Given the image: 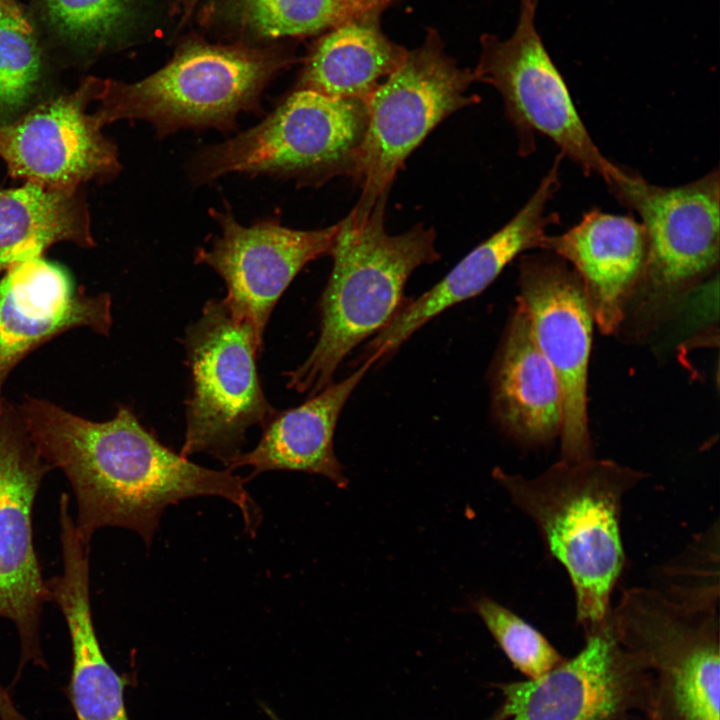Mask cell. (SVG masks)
<instances>
[{
	"label": "cell",
	"mask_w": 720,
	"mask_h": 720,
	"mask_svg": "<svg viewBox=\"0 0 720 720\" xmlns=\"http://www.w3.org/2000/svg\"><path fill=\"white\" fill-rule=\"evenodd\" d=\"M18 411L42 458L71 484L76 528L86 542L100 528L120 527L133 530L149 546L165 509L199 496L221 497L236 505L249 532L260 522L246 480L232 470L206 468L176 453L126 406L104 422L34 398Z\"/></svg>",
	"instance_id": "1"
},
{
	"label": "cell",
	"mask_w": 720,
	"mask_h": 720,
	"mask_svg": "<svg viewBox=\"0 0 720 720\" xmlns=\"http://www.w3.org/2000/svg\"><path fill=\"white\" fill-rule=\"evenodd\" d=\"M494 479L537 527L566 570L576 620L585 634L609 618L611 596L625 563L621 539L624 496L647 474L609 459H561L536 477L494 468Z\"/></svg>",
	"instance_id": "2"
},
{
	"label": "cell",
	"mask_w": 720,
	"mask_h": 720,
	"mask_svg": "<svg viewBox=\"0 0 720 720\" xmlns=\"http://www.w3.org/2000/svg\"><path fill=\"white\" fill-rule=\"evenodd\" d=\"M388 196L365 219L350 212L338 222L329 255L331 274L321 295L320 332L306 360L286 375L287 386L309 397L333 383L341 362L381 331L404 303L413 271L439 260L436 233L423 224L391 235L385 229Z\"/></svg>",
	"instance_id": "3"
},
{
	"label": "cell",
	"mask_w": 720,
	"mask_h": 720,
	"mask_svg": "<svg viewBox=\"0 0 720 720\" xmlns=\"http://www.w3.org/2000/svg\"><path fill=\"white\" fill-rule=\"evenodd\" d=\"M284 64L263 51L192 44L140 81H104L94 115L102 127L147 121L159 137L182 129L228 132L241 112L260 111L263 88Z\"/></svg>",
	"instance_id": "4"
},
{
	"label": "cell",
	"mask_w": 720,
	"mask_h": 720,
	"mask_svg": "<svg viewBox=\"0 0 720 720\" xmlns=\"http://www.w3.org/2000/svg\"><path fill=\"white\" fill-rule=\"evenodd\" d=\"M367 118L365 101L295 89L258 125L198 152L189 175L197 184L245 173L319 185L346 175Z\"/></svg>",
	"instance_id": "5"
},
{
	"label": "cell",
	"mask_w": 720,
	"mask_h": 720,
	"mask_svg": "<svg viewBox=\"0 0 720 720\" xmlns=\"http://www.w3.org/2000/svg\"><path fill=\"white\" fill-rule=\"evenodd\" d=\"M475 81L471 70L445 53L433 30L419 47L407 50L366 102V129L346 172L361 188L350 211L357 219L388 196L406 158L443 119L479 100L468 94Z\"/></svg>",
	"instance_id": "6"
},
{
	"label": "cell",
	"mask_w": 720,
	"mask_h": 720,
	"mask_svg": "<svg viewBox=\"0 0 720 720\" xmlns=\"http://www.w3.org/2000/svg\"><path fill=\"white\" fill-rule=\"evenodd\" d=\"M609 623L652 677V719L719 720L717 609L683 605L658 588L633 587L611 608Z\"/></svg>",
	"instance_id": "7"
},
{
	"label": "cell",
	"mask_w": 720,
	"mask_h": 720,
	"mask_svg": "<svg viewBox=\"0 0 720 720\" xmlns=\"http://www.w3.org/2000/svg\"><path fill=\"white\" fill-rule=\"evenodd\" d=\"M184 347L191 391L180 454L206 453L223 463L241 452L248 429L262 426L275 411L257 369L263 346L224 299H210L187 327Z\"/></svg>",
	"instance_id": "8"
},
{
	"label": "cell",
	"mask_w": 720,
	"mask_h": 720,
	"mask_svg": "<svg viewBox=\"0 0 720 720\" xmlns=\"http://www.w3.org/2000/svg\"><path fill=\"white\" fill-rule=\"evenodd\" d=\"M537 2L520 0L517 25L508 38L482 36L480 58L472 70L475 80L493 86L500 94L521 156L535 151L536 135L546 136L587 176H601L610 188L628 178L632 170L605 157L588 133L537 31Z\"/></svg>",
	"instance_id": "9"
},
{
	"label": "cell",
	"mask_w": 720,
	"mask_h": 720,
	"mask_svg": "<svg viewBox=\"0 0 720 720\" xmlns=\"http://www.w3.org/2000/svg\"><path fill=\"white\" fill-rule=\"evenodd\" d=\"M609 190L640 216L645 229L647 254L635 294L641 293L651 307L666 306L717 268L718 168L674 187L651 184L632 171Z\"/></svg>",
	"instance_id": "10"
},
{
	"label": "cell",
	"mask_w": 720,
	"mask_h": 720,
	"mask_svg": "<svg viewBox=\"0 0 720 720\" xmlns=\"http://www.w3.org/2000/svg\"><path fill=\"white\" fill-rule=\"evenodd\" d=\"M586 635L572 658L537 678L502 684L493 720H623L632 710L653 716L650 673L615 637L608 621Z\"/></svg>",
	"instance_id": "11"
},
{
	"label": "cell",
	"mask_w": 720,
	"mask_h": 720,
	"mask_svg": "<svg viewBox=\"0 0 720 720\" xmlns=\"http://www.w3.org/2000/svg\"><path fill=\"white\" fill-rule=\"evenodd\" d=\"M518 270V298L527 310L534 340L562 391L561 459H589L592 443L587 378L594 319L584 286L567 262L547 251L522 255Z\"/></svg>",
	"instance_id": "12"
},
{
	"label": "cell",
	"mask_w": 720,
	"mask_h": 720,
	"mask_svg": "<svg viewBox=\"0 0 720 720\" xmlns=\"http://www.w3.org/2000/svg\"><path fill=\"white\" fill-rule=\"evenodd\" d=\"M53 469L32 442L18 408L0 407V617L16 627L23 667H45L40 621L50 601L33 543V506L44 476Z\"/></svg>",
	"instance_id": "13"
},
{
	"label": "cell",
	"mask_w": 720,
	"mask_h": 720,
	"mask_svg": "<svg viewBox=\"0 0 720 720\" xmlns=\"http://www.w3.org/2000/svg\"><path fill=\"white\" fill-rule=\"evenodd\" d=\"M103 88L104 80L88 78L74 92L1 124L0 158L9 175L55 190L116 176L121 169L117 148L94 113H88Z\"/></svg>",
	"instance_id": "14"
},
{
	"label": "cell",
	"mask_w": 720,
	"mask_h": 720,
	"mask_svg": "<svg viewBox=\"0 0 720 720\" xmlns=\"http://www.w3.org/2000/svg\"><path fill=\"white\" fill-rule=\"evenodd\" d=\"M221 228L209 249L200 248L196 262L217 272L227 287V306L248 322L263 346L271 313L299 271L310 261L329 254L338 223L318 230H295L278 218L250 226L240 224L230 209L211 211Z\"/></svg>",
	"instance_id": "15"
},
{
	"label": "cell",
	"mask_w": 720,
	"mask_h": 720,
	"mask_svg": "<svg viewBox=\"0 0 720 720\" xmlns=\"http://www.w3.org/2000/svg\"><path fill=\"white\" fill-rule=\"evenodd\" d=\"M559 153L537 189L501 229L470 251L431 289L402 306L368 343L366 358L378 362L392 355L416 331L446 309L482 293L517 256L541 249L547 229L559 223L547 206L560 187Z\"/></svg>",
	"instance_id": "16"
},
{
	"label": "cell",
	"mask_w": 720,
	"mask_h": 720,
	"mask_svg": "<svg viewBox=\"0 0 720 720\" xmlns=\"http://www.w3.org/2000/svg\"><path fill=\"white\" fill-rule=\"evenodd\" d=\"M111 304L108 294L76 291L67 273L41 256L10 266L0 277V407L8 375L40 345L77 327L108 335Z\"/></svg>",
	"instance_id": "17"
},
{
	"label": "cell",
	"mask_w": 720,
	"mask_h": 720,
	"mask_svg": "<svg viewBox=\"0 0 720 720\" xmlns=\"http://www.w3.org/2000/svg\"><path fill=\"white\" fill-rule=\"evenodd\" d=\"M541 249L571 265L584 286L594 323L603 334H614L644 270L647 238L641 222L591 209L566 232L548 234Z\"/></svg>",
	"instance_id": "18"
},
{
	"label": "cell",
	"mask_w": 720,
	"mask_h": 720,
	"mask_svg": "<svg viewBox=\"0 0 720 720\" xmlns=\"http://www.w3.org/2000/svg\"><path fill=\"white\" fill-rule=\"evenodd\" d=\"M63 570L47 580L50 601L61 610L72 652L68 696L77 720H129L126 681L107 661L94 628L90 601L89 543L70 519L60 522Z\"/></svg>",
	"instance_id": "19"
},
{
	"label": "cell",
	"mask_w": 720,
	"mask_h": 720,
	"mask_svg": "<svg viewBox=\"0 0 720 720\" xmlns=\"http://www.w3.org/2000/svg\"><path fill=\"white\" fill-rule=\"evenodd\" d=\"M492 410L502 430L526 445L560 436L563 396L558 378L537 346L517 297L491 375Z\"/></svg>",
	"instance_id": "20"
},
{
	"label": "cell",
	"mask_w": 720,
	"mask_h": 720,
	"mask_svg": "<svg viewBox=\"0 0 720 720\" xmlns=\"http://www.w3.org/2000/svg\"><path fill=\"white\" fill-rule=\"evenodd\" d=\"M374 363L364 359L347 378L330 384L303 404L275 409L261 426L258 444L223 464L229 470L252 467L249 479L262 472L288 470L321 475L345 488L348 480L334 452L335 428L348 398Z\"/></svg>",
	"instance_id": "21"
},
{
	"label": "cell",
	"mask_w": 720,
	"mask_h": 720,
	"mask_svg": "<svg viewBox=\"0 0 720 720\" xmlns=\"http://www.w3.org/2000/svg\"><path fill=\"white\" fill-rule=\"evenodd\" d=\"M380 14L328 30L308 56L296 89L367 102L407 53L383 33Z\"/></svg>",
	"instance_id": "22"
},
{
	"label": "cell",
	"mask_w": 720,
	"mask_h": 720,
	"mask_svg": "<svg viewBox=\"0 0 720 720\" xmlns=\"http://www.w3.org/2000/svg\"><path fill=\"white\" fill-rule=\"evenodd\" d=\"M65 241L85 248L94 246L89 211L80 189L55 190L26 183L0 190V274Z\"/></svg>",
	"instance_id": "23"
},
{
	"label": "cell",
	"mask_w": 720,
	"mask_h": 720,
	"mask_svg": "<svg viewBox=\"0 0 720 720\" xmlns=\"http://www.w3.org/2000/svg\"><path fill=\"white\" fill-rule=\"evenodd\" d=\"M394 0H245L248 24L270 38L331 30L352 19L381 13Z\"/></svg>",
	"instance_id": "24"
},
{
	"label": "cell",
	"mask_w": 720,
	"mask_h": 720,
	"mask_svg": "<svg viewBox=\"0 0 720 720\" xmlns=\"http://www.w3.org/2000/svg\"><path fill=\"white\" fill-rule=\"evenodd\" d=\"M41 58L33 30L14 0H0V119L7 122L34 94Z\"/></svg>",
	"instance_id": "25"
},
{
	"label": "cell",
	"mask_w": 720,
	"mask_h": 720,
	"mask_svg": "<svg viewBox=\"0 0 720 720\" xmlns=\"http://www.w3.org/2000/svg\"><path fill=\"white\" fill-rule=\"evenodd\" d=\"M473 610L511 663L528 678H537L565 658L536 628L487 596L472 601Z\"/></svg>",
	"instance_id": "26"
},
{
	"label": "cell",
	"mask_w": 720,
	"mask_h": 720,
	"mask_svg": "<svg viewBox=\"0 0 720 720\" xmlns=\"http://www.w3.org/2000/svg\"><path fill=\"white\" fill-rule=\"evenodd\" d=\"M54 27L66 37L87 45L112 38L126 24L131 0H42Z\"/></svg>",
	"instance_id": "27"
},
{
	"label": "cell",
	"mask_w": 720,
	"mask_h": 720,
	"mask_svg": "<svg viewBox=\"0 0 720 720\" xmlns=\"http://www.w3.org/2000/svg\"><path fill=\"white\" fill-rule=\"evenodd\" d=\"M715 528L710 529L701 542H695L681 560H675L665 569L668 584L659 590L670 599L693 608L717 609L719 578L713 576V569H718V565L713 567V563L719 562V557L713 559L718 549L713 551L712 543L718 534L717 531L713 535Z\"/></svg>",
	"instance_id": "28"
},
{
	"label": "cell",
	"mask_w": 720,
	"mask_h": 720,
	"mask_svg": "<svg viewBox=\"0 0 720 720\" xmlns=\"http://www.w3.org/2000/svg\"><path fill=\"white\" fill-rule=\"evenodd\" d=\"M0 720H29L16 708L9 693L0 685Z\"/></svg>",
	"instance_id": "29"
},
{
	"label": "cell",
	"mask_w": 720,
	"mask_h": 720,
	"mask_svg": "<svg viewBox=\"0 0 720 720\" xmlns=\"http://www.w3.org/2000/svg\"><path fill=\"white\" fill-rule=\"evenodd\" d=\"M267 713L270 715V717H271L273 720H279V719L274 715V713H272V711L267 710Z\"/></svg>",
	"instance_id": "30"
},
{
	"label": "cell",
	"mask_w": 720,
	"mask_h": 720,
	"mask_svg": "<svg viewBox=\"0 0 720 720\" xmlns=\"http://www.w3.org/2000/svg\"><path fill=\"white\" fill-rule=\"evenodd\" d=\"M623 720H625V719H623Z\"/></svg>",
	"instance_id": "31"
},
{
	"label": "cell",
	"mask_w": 720,
	"mask_h": 720,
	"mask_svg": "<svg viewBox=\"0 0 720 720\" xmlns=\"http://www.w3.org/2000/svg\"><path fill=\"white\" fill-rule=\"evenodd\" d=\"M538 1V0H537Z\"/></svg>",
	"instance_id": "32"
}]
</instances>
